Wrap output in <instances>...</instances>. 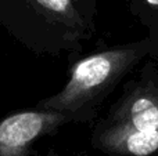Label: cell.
Returning a JSON list of instances; mask_svg holds the SVG:
<instances>
[{
  "instance_id": "1",
  "label": "cell",
  "mask_w": 158,
  "mask_h": 156,
  "mask_svg": "<svg viewBox=\"0 0 158 156\" xmlns=\"http://www.w3.org/2000/svg\"><path fill=\"white\" fill-rule=\"evenodd\" d=\"M0 24L22 46L52 57L74 50L87 29L75 0H0Z\"/></svg>"
},
{
  "instance_id": "6",
  "label": "cell",
  "mask_w": 158,
  "mask_h": 156,
  "mask_svg": "<svg viewBox=\"0 0 158 156\" xmlns=\"http://www.w3.org/2000/svg\"><path fill=\"white\" fill-rule=\"evenodd\" d=\"M148 4H153V6H158V0H147Z\"/></svg>"
},
{
  "instance_id": "4",
  "label": "cell",
  "mask_w": 158,
  "mask_h": 156,
  "mask_svg": "<svg viewBox=\"0 0 158 156\" xmlns=\"http://www.w3.org/2000/svg\"><path fill=\"white\" fill-rule=\"evenodd\" d=\"M129 126H114L133 130H158V105L148 97H137L129 107Z\"/></svg>"
},
{
  "instance_id": "3",
  "label": "cell",
  "mask_w": 158,
  "mask_h": 156,
  "mask_svg": "<svg viewBox=\"0 0 158 156\" xmlns=\"http://www.w3.org/2000/svg\"><path fill=\"white\" fill-rule=\"evenodd\" d=\"M67 123H72L67 115L49 109L11 113L0 122V156H31L39 138L52 135Z\"/></svg>"
},
{
  "instance_id": "2",
  "label": "cell",
  "mask_w": 158,
  "mask_h": 156,
  "mask_svg": "<svg viewBox=\"0 0 158 156\" xmlns=\"http://www.w3.org/2000/svg\"><path fill=\"white\" fill-rule=\"evenodd\" d=\"M133 55L132 50L117 49L77 61L65 86L58 93L40 99L36 108L61 112L71 122L87 118L90 108L111 88L128 68Z\"/></svg>"
},
{
  "instance_id": "5",
  "label": "cell",
  "mask_w": 158,
  "mask_h": 156,
  "mask_svg": "<svg viewBox=\"0 0 158 156\" xmlns=\"http://www.w3.org/2000/svg\"><path fill=\"white\" fill-rule=\"evenodd\" d=\"M86 2H87V0H75V3H77V4L78 6H85V4H86Z\"/></svg>"
}]
</instances>
